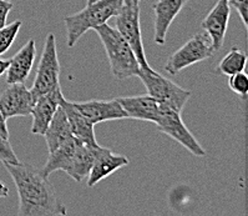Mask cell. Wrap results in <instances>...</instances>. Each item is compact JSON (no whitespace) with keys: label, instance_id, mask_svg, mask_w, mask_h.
I'll return each mask as SVG.
<instances>
[{"label":"cell","instance_id":"1","mask_svg":"<svg viewBox=\"0 0 248 216\" xmlns=\"http://www.w3.org/2000/svg\"><path fill=\"white\" fill-rule=\"evenodd\" d=\"M19 195V216L66 215V206L56 196L46 176L30 164L4 163Z\"/></svg>","mask_w":248,"mask_h":216},{"label":"cell","instance_id":"2","mask_svg":"<svg viewBox=\"0 0 248 216\" xmlns=\"http://www.w3.org/2000/svg\"><path fill=\"white\" fill-rule=\"evenodd\" d=\"M95 148L96 146L88 145L73 136L49 152L46 163L40 169L41 172L47 178L54 171L62 170L76 183H81L88 178L93 166Z\"/></svg>","mask_w":248,"mask_h":216},{"label":"cell","instance_id":"3","mask_svg":"<svg viewBox=\"0 0 248 216\" xmlns=\"http://www.w3.org/2000/svg\"><path fill=\"white\" fill-rule=\"evenodd\" d=\"M93 30L96 32L105 48L111 73L115 76V79L125 80L132 76H138L141 66L134 50L124 36L108 23L102 24Z\"/></svg>","mask_w":248,"mask_h":216},{"label":"cell","instance_id":"4","mask_svg":"<svg viewBox=\"0 0 248 216\" xmlns=\"http://www.w3.org/2000/svg\"><path fill=\"white\" fill-rule=\"evenodd\" d=\"M124 0H96L88 3L81 12L65 17L67 47L73 48L85 33L106 24L119 14Z\"/></svg>","mask_w":248,"mask_h":216},{"label":"cell","instance_id":"5","mask_svg":"<svg viewBox=\"0 0 248 216\" xmlns=\"http://www.w3.org/2000/svg\"><path fill=\"white\" fill-rule=\"evenodd\" d=\"M60 88V63H59L56 38L53 33L47 34L44 49L40 56L35 80L30 89L34 99Z\"/></svg>","mask_w":248,"mask_h":216},{"label":"cell","instance_id":"6","mask_svg":"<svg viewBox=\"0 0 248 216\" xmlns=\"http://www.w3.org/2000/svg\"><path fill=\"white\" fill-rule=\"evenodd\" d=\"M138 76L145 85L149 95L155 98L160 104L170 106L178 113H181L186 102L190 100L191 91L185 90L157 71L141 69Z\"/></svg>","mask_w":248,"mask_h":216},{"label":"cell","instance_id":"7","mask_svg":"<svg viewBox=\"0 0 248 216\" xmlns=\"http://www.w3.org/2000/svg\"><path fill=\"white\" fill-rule=\"evenodd\" d=\"M116 30L124 36L135 55L138 58L141 69L143 70H154L147 63L146 54L143 49L142 35L140 27V3L126 5L123 4L119 14L116 15Z\"/></svg>","mask_w":248,"mask_h":216},{"label":"cell","instance_id":"8","mask_svg":"<svg viewBox=\"0 0 248 216\" xmlns=\"http://www.w3.org/2000/svg\"><path fill=\"white\" fill-rule=\"evenodd\" d=\"M215 54L211 45V40L206 33H200L193 35L178 50L171 55L165 65V70L171 75H176L186 67L206 59Z\"/></svg>","mask_w":248,"mask_h":216},{"label":"cell","instance_id":"9","mask_svg":"<svg viewBox=\"0 0 248 216\" xmlns=\"http://www.w3.org/2000/svg\"><path fill=\"white\" fill-rule=\"evenodd\" d=\"M157 130L160 133L169 135L173 140L181 144L185 149L188 150L195 156H206V150L201 146V144L196 140L192 133L186 128L182 121L181 113L173 110L170 106L160 104V114L156 121Z\"/></svg>","mask_w":248,"mask_h":216},{"label":"cell","instance_id":"10","mask_svg":"<svg viewBox=\"0 0 248 216\" xmlns=\"http://www.w3.org/2000/svg\"><path fill=\"white\" fill-rule=\"evenodd\" d=\"M35 99L24 83L9 84L0 94V111L6 120L15 116H30Z\"/></svg>","mask_w":248,"mask_h":216},{"label":"cell","instance_id":"11","mask_svg":"<svg viewBox=\"0 0 248 216\" xmlns=\"http://www.w3.org/2000/svg\"><path fill=\"white\" fill-rule=\"evenodd\" d=\"M231 15V5L228 0H218L206 18L202 20L201 27L211 40L215 53L219 51L226 38L228 21Z\"/></svg>","mask_w":248,"mask_h":216},{"label":"cell","instance_id":"12","mask_svg":"<svg viewBox=\"0 0 248 216\" xmlns=\"http://www.w3.org/2000/svg\"><path fill=\"white\" fill-rule=\"evenodd\" d=\"M129 164L130 160L125 155L115 154L110 149L97 145L93 151V166L88 175V186L93 187L97 183Z\"/></svg>","mask_w":248,"mask_h":216},{"label":"cell","instance_id":"13","mask_svg":"<svg viewBox=\"0 0 248 216\" xmlns=\"http://www.w3.org/2000/svg\"><path fill=\"white\" fill-rule=\"evenodd\" d=\"M74 105L93 125L104 123V121H110V120L127 119L125 110L116 99L74 102Z\"/></svg>","mask_w":248,"mask_h":216},{"label":"cell","instance_id":"14","mask_svg":"<svg viewBox=\"0 0 248 216\" xmlns=\"http://www.w3.org/2000/svg\"><path fill=\"white\" fill-rule=\"evenodd\" d=\"M62 97L64 95H62V88H59L56 90L41 95L35 100L31 115H30L32 116L31 134L44 135L45 130L55 114L56 109L60 105V100Z\"/></svg>","mask_w":248,"mask_h":216},{"label":"cell","instance_id":"15","mask_svg":"<svg viewBox=\"0 0 248 216\" xmlns=\"http://www.w3.org/2000/svg\"><path fill=\"white\" fill-rule=\"evenodd\" d=\"M117 101L125 110L127 119L143 120L155 123L160 114V102L151 95H140V97H123L117 98Z\"/></svg>","mask_w":248,"mask_h":216},{"label":"cell","instance_id":"16","mask_svg":"<svg viewBox=\"0 0 248 216\" xmlns=\"http://www.w3.org/2000/svg\"><path fill=\"white\" fill-rule=\"evenodd\" d=\"M188 0H158L154 5L155 13V36L154 40L157 45L166 43L167 32L175 18L180 14Z\"/></svg>","mask_w":248,"mask_h":216},{"label":"cell","instance_id":"17","mask_svg":"<svg viewBox=\"0 0 248 216\" xmlns=\"http://www.w3.org/2000/svg\"><path fill=\"white\" fill-rule=\"evenodd\" d=\"M36 58V44L34 39H30L18 53L10 59L9 66L6 69V83H25L30 75Z\"/></svg>","mask_w":248,"mask_h":216},{"label":"cell","instance_id":"18","mask_svg":"<svg viewBox=\"0 0 248 216\" xmlns=\"http://www.w3.org/2000/svg\"><path fill=\"white\" fill-rule=\"evenodd\" d=\"M60 106L64 109L65 114H66L67 120H69V124H70L71 133H73V136L79 139L82 143L88 144L91 146H97L96 136H95V130H93V124L89 121L84 115L80 113L76 106L74 105L73 101H69V100L65 99L64 97L60 100Z\"/></svg>","mask_w":248,"mask_h":216},{"label":"cell","instance_id":"19","mask_svg":"<svg viewBox=\"0 0 248 216\" xmlns=\"http://www.w3.org/2000/svg\"><path fill=\"white\" fill-rule=\"evenodd\" d=\"M44 137L45 141H46L49 152L54 151L56 148H59L62 144H64L65 141H67L69 139L73 137V133H71L69 120H67L64 109L60 105L56 109L53 119L50 121L46 130H45Z\"/></svg>","mask_w":248,"mask_h":216},{"label":"cell","instance_id":"20","mask_svg":"<svg viewBox=\"0 0 248 216\" xmlns=\"http://www.w3.org/2000/svg\"><path fill=\"white\" fill-rule=\"evenodd\" d=\"M246 64H247V56L245 51L233 47L217 65L216 71L222 75L231 76L239 71H245Z\"/></svg>","mask_w":248,"mask_h":216},{"label":"cell","instance_id":"21","mask_svg":"<svg viewBox=\"0 0 248 216\" xmlns=\"http://www.w3.org/2000/svg\"><path fill=\"white\" fill-rule=\"evenodd\" d=\"M21 24L23 23L20 20H15L0 29V56L10 49L20 30Z\"/></svg>","mask_w":248,"mask_h":216},{"label":"cell","instance_id":"22","mask_svg":"<svg viewBox=\"0 0 248 216\" xmlns=\"http://www.w3.org/2000/svg\"><path fill=\"white\" fill-rule=\"evenodd\" d=\"M230 88L241 98H246L248 94V76L243 71L231 75Z\"/></svg>","mask_w":248,"mask_h":216},{"label":"cell","instance_id":"23","mask_svg":"<svg viewBox=\"0 0 248 216\" xmlns=\"http://www.w3.org/2000/svg\"><path fill=\"white\" fill-rule=\"evenodd\" d=\"M0 161L8 164H18L20 163L19 158L15 154L9 139H5L0 135Z\"/></svg>","mask_w":248,"mask_h":216},{"label":"cell","instance_id":"24","mask_svg":"<svg viewBox=\"0 0 248 216\" xmlns=\"http://www.w3.org/2000/svg\"><path fill=\"white\" fill-rule=\"evenodd\" d=\"M230 5L233 6L237 13L241 17L243 25L247 29L248 28V0H228Z\"/></svg>","mask_w":248,"mask_h":216},{"label":"cell","instance_id":"25","mask_svg":"<svg viewBox=\"0 0 248 216\" xmlns=\"http://www.w3.org/2000/svg\"><path fill=\"white\" fill-rule=\"evenodd\" d=\"M13 9V4L9 0H0V29L6 25V18Z\"/></svg>","mask_w":248,"mask_h":216},{"label":"cell","instance_id":"26","mask_svg":"<svg viewBox=\"0 0 248 216\" xmlns=\"http://www.w3.org/2000/svg\"><path fill=\"white\" fill-rule=\"evenodd\" d=\"M0 135L5 139H9V130L6 126V119L3 116L1 111H0Z\"/></svg>","mask_w":248,"mask_h":216},{"label":"cell","instance_id":"27","mask_svg":"<svg viewBox=\"0 0 248 216\" xmlns=\"http://www.w3.org/2000/svg\"><path fill=\"white\" fill-rule=\"evenodd\" d=\"M10 59H0V78L5 74L6 69L9 66Z\"/></svg>","mask_w":248,"mask_h":216},{"label":"cell","instance_id":"28","mask_svg":"<svg viewBox=\"0 0 248 216\" xmlns=\"http://www.w3.org/2000/svg\"><path fill=\"white\" fill-rule=\"evenodd\" d=\"M8 195H9V189L0 181V198H6Z\"/></svg>","mask_w":248,"mask_h":216},{"label":"cell","instance_id":"29","mask_svg":"<svg viewBox=\"0 0 248 216\" xmlns=\"http://www.w3.org/2000/svg\"><path fill=\"white\" fill-rule=\"evenodd\" d=\"M124 4H126V5H131V4H138L135 0H124Z\"/></svg>","mask_w":248,"mask_h":216},{"label":"cell","instance_id":"30","mask_svg":"<svg viewBox=\"0 0 248 216\" xmlns=\"http://www.w3.org/2000/svg\"><path fill=\"white\" fill-rule=\"evenodd\" d=\"M93 1H96V0H88V3H93Z\"/></svg>","mask_w":248,"mask_h":216},{"label":"cell","instance_id":"31","mask_svg":"<svg viewBox=\"0 0 248 216\" xmlns=\"http://www.w3.org/2000/svg\"><path fill=\"white\" fill-rule=\"evenodd\" d=\"M135 1H136V3H140L141 0H135Z\"/></svg>","mask_w":248,"mask_h":216}]
</instances>
